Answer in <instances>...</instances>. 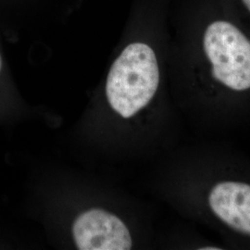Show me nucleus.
Instances as JSON below:
<instances>
[{
	"instance_id": "4",
	"label": "nucleus",
	"mask_w": 250,
	"mask_h": 250,
	"mask_svg": "<svg viewBox=\"0 0 250 250\" xmlns=\"http://www.w3.org/2000/svg\"><path fill=\"white\" fill-rule=\"evenodd\" d=\"M72 232L80 250H128L134 245L127 225L102 208L81 213L73 222Z\"/></svg>"
},
{
	"instance_id": "1",
	"label": "nucleus",
	"mask_w": 250,
	"mask_h": 250,
	"mask_svg": "<svg viewBox=\"0 0 250 250\" xmlns=\"http://www.w3.org/2000/svg\"><path fill=\"white\" fill-rule=\"evenodd\" d=\"M174 70L180 101L197 132L250 123V33L221 0H181Z\"/></svg>"
},
{
	"instance_id": "3",
	"label": "nucleus",
	"mask_w": 250,
	"mask_h": 250,
	"mask_svg": "<svg viewBox=\"0 0 250 250\" xmlns=\"http://www.w3.org/2000/svg\"><path fill=\"white\" fill-rule=\"evenodd\" d=\"M162 67L157 45L148 38L129 43L112 63L106 82L111 108L125 120L147 110L161 95Z\"/></svg>"
},
{
	"instance_id": "2",
	"label": "nucleus",
	"mask_w": 250,
	"mask_h": 250,
	"mask_svg": "<svg viewBox=\"0 0 250 250\" xmlns=\"http://www.w3.org/2000/svg\"><path fill=\"white\" fill-rule=\"evenodd\" d=\"M183 158L181 209L218 233L227 250H250V157L226 144L205 141Z\"/></svg>"
},
{
	"instance_id": "6",
	"label": "nucleus",
	"mask_w": 250,
	"mask_h": 250,
	"mask_svg": "<svg viewBox=\"0 0 250 250\" xmlns=\"http://www.w3.org/2000/svg\"><path fill=\"white\" fill-rule=\"evenodd\" d=\"M1 68H2V58H1V55H0V71H1Z\"/></svg>"
},
{
	"instance_id": "5",
	"label": "nucleus",
	"mask_w": 250,
	"mask_h": 250,
	"mask_svg": "<svg viewBox=\"0 0 250 250\" xmlns=\"http://www.w3.org/2000/svg\"><path fill=\"white\" fill-rule=\"evenodd\" d=\"M224 9L250 33V0H221Z\"/></svg>"
}]
</instances>
